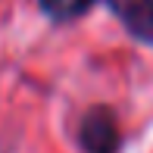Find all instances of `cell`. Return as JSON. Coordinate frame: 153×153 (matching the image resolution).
I'll list each match as a JSON object with an SVG mask.
<instances>
[{"instance_id": "cell-1", "label": "cell", "mask_w": 153, "mask_h": 153, "mask_svg": "<svg viewBox=\"0 0 153 153\" xmlns=\"http://www.w3.org/2000/svg\"><path fill=\"white\" fill-rule=\"evenodd\" d=\"M75 144H78L81 153H119V150H122L119 119H116V113L106 106V103L91 106V109L78 119Z\"/></svg>"}, {"instance_id": "cell-2", "label": "cell", "mask_w": 153, "mask_h": 153, "mask_svg": "<svg viewBox=\"0 0 153 153\" xmlns=\"http://www.w3.org/2000/svg\"><path fill=\"white\" fill-rule=\"evenodd\" d=\"M131 41L153 47V0H100Z\"/></svg>"}, {"instance_id": "cell-3", "label": "cell", "mask_w": 153, "mask_h": 153, "mask_svg": "<svg viewBox=\"0 0 153 153\" xmlns=\"http://www.w3.org/2000/svg\"><path fill=\"white\" fill-rule=\"evenodd\" d=\"M94 6H97V0H38V10L53 25H69L75 19L88 16Z\"/></svg>"}]
</instances>
